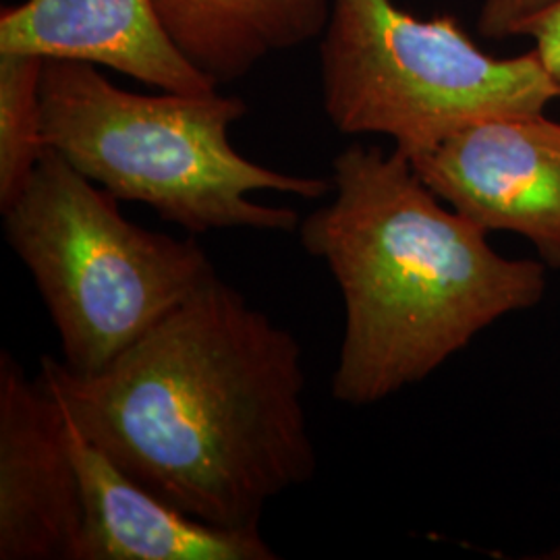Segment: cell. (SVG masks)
<instances>
[{
	"instance_id": "obj_12",
	"label": "cell",
	"mask_w": 560,
	"mask_h": 560,
	"mask_svg": "<svg viewBox=\"0 0 560 560\" xmlns=\"http://www.w3.org/2000/svg\"><path fill=\"white\" fill-rule=\"evenodd\" d=\"M552 2L555 0H483L480 13L481 36L492 40L521 36V30Z\"/></svg>"
},
{
	"instance_id": "obj_3",
	"label": "cell",
	"mask_w": 560,
	"mask_h": 560,
	"mask_svg": "<svg viewBox=\"0 0 560 560\" xmlns=\"http://www.w3.org/2000/svg\"><path fill=\"white\" fill-rule=\"evenodd\" d=\"M245 115V101L219 90L148 96L115 85L96 65L44 60L46 148L117 200L143 203L194 237L222 229L291 233L300 214L252 194L320 200L332 191V179L245 159L231 143V127Z\"/></svg>"
},
{
	"instance_id": "obj_9",
	"label": "cell",
	"mask_w": 560,
	"mask_h": 560,
	"mask_svg": "<svg viewBox=\"0 0 560 560\" xmlns=\"http://www.w3.org/2000/svg\"><path fill=\"white\" fill-rule=\"evenodd\" d=\"M0 52L88 62L162 92L219 90L166 36L152 0H23L0 13Z\"/></svg>"
},
{
	"instance_id": "obj_1",
	"label": "cell",
	"mask_w": 560,
	"mask_h": 560,
	"mask_svg": "<svg viewBox=\"0 0 560 560\" xmlns=\"http://www.w3.org/2000/svg\"><path fill=\"white\" fill-rule=\"evenodd\" d=\"M38 381L120 471L210 525L260 529L318 467L300 340L219 275L101 372L42 355Z\"/></svg>"
},
{
	"instance_id": "obj_7",
	"label": "cell",
	"mask_w": 560,
	"mask_h": 560,
	"mask_svg": "<svg viewBox=\"0 0 560 560\" xmlns=\"http://www.w3.org/2000/svg\"><path fill=\"white\" fill-rule=\"evenodd\" d=\"M83 501L57 397L0 353V560H73Z\"/></svg>"
},
{
	"instance_id": "obj_11",
	"label": "cell",
	"mask_w": 560,
	"mask_h": 560,
	"mask_svg": "<svg viewBox=\"0 0 560 560\" xmlns=\"http://www.w3.org/2000/svg\"><path fill=\"white\" fill-rule=\"evenodd\" d=\"M44 59L0 52V212L11 208L46 154L42 119Z\"/></svg>"
},
{
	"instance_id": "obj_5",
	"label": "cell",
	"mask_w": 560,
	"mask_h": 560,
	"mask_svg": "<svg viewBox=\"0 0 560 560\" xmlns=\"http://www.w3.org/2000/svg\"><path fill=\"white\" fill-rule=\"evenodd\" d=\"M320 81L335 129L390 138L407 159L483 120L541 115L559 98L536 48L490 57L455 18L420 20L393 0H332Z\"/></svg>"
},
{
	"instance_id": "obj_8",
	"label": "cell",
	"mask_w": 560,
	"mask_h": 560,
	"mask_svg": "<svg viewBox=\"0 0 560 560\" xmlns=\"http://www.w3.org/2000/svg\"><path fill=\"white\" fill-rule=\"evenodd\" d=\"M67 439L83 501L73 560L279 559L260 529L241 532L203 523L129 478L69 416Z\"/></svg>"
},
{
	"instance_id": "obj_13",
	"label": "cell",
	"mask_w": 560,
	"mask_h": 560,
	"mask_svg": "<svg viewBox=\"0 0 560 560\" xmlns=\"http://www.w3.org/2000/svg\"><path fill=\"white\" fill-rule=\"evenodd\" d=\"M521 36L536 42V52L559 90L560 101V0H555L546 11L536 15L523 30Z\"/></svg>"
},
{
	"instance_id": "obj_14",
	"label": "cell",
	"mask_w": 560,
	"mask_h": 560,
	"mask_svg": "<svg viewBox=\"0 0 560 560\" xmlns=\"http://www.w3.org/2000/svg\"><path fill=\"white\" fill-rule=\"evenodd\" d=\"M544 560H560V541L552 548V550H548L544 557H540Z\"/></svg>"
},
{
	"instance_id": "obj_6",
	"label": "cell",
	"mask_w": 560,
	"mask_h": 560,
	"mask_svg": "<svg viewBox=\"0 0 560 560\" xmlns=\"http://www.w3.org/2000/svg\"><path fill=\"white\" fill-rule=\"evenodd\" d=\"M409 161L444 203L488 233L529 241L538 260L560 270L559 120H483Z\"/></svg>"
},
{
	"instance_id": "obj_10",
	"label": "cell",
	"mask_w": 560,
	"mask_h": 560,
	"mask_svg": "<svg viewBox=\"0 0 560 560\" xmlns=\"http://www.w3.org/2000/svg\"><path fill=\"white\" fill-rule=\"evenodd\" d=\"M166 36L217 85L322 38L332 0H152Z\"/></svg>"
},
{
	"instance_id": "obj_4",
	"label": "cell",
	"mask_w": 560,
	"mask_h": 560,
	"mask_svg": "<svg viewBox=\"0 0 560 560\" xmlns=\"http://www.w3.org/2000/svg\"><path fill=\"white\" fill-rule=\"evenodd\" d=\"M2 226L59 332L62 363L78 374L101 372L217 277L194 235L175 240L125 219L113 194L55 150Z\"/></svg>"
},
{
	"instance_id": "obj_2",
	"label": "cell",
	"mask_w": 560,
	"mask_h": 560,
	"mask_svg": "<svg viewBox=\"0 0 560 560\" xmlns=\"http://www.w3.org/2000/svg\"><path fill=\"white\" fill-rule=\"evenodd\" d=\"M335 198L300 224L345 303L332 397L376 405L434 374L546 293L541 260L501 256L488 231L423 183L399 152L353 143L332 162Z\"/></svg>"
}]
</instances>
